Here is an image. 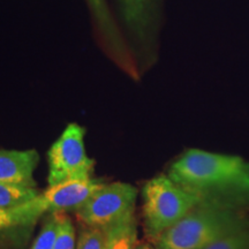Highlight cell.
<instances>
[{
	"label": "cell",
	"instance_id": "1",
	"mask_svg": "<svg viewBox=\"0 0 249 249\" xmlns=\"http://www.w3.org/2000/svg\"><path fill=\"white\" fill-rule=\"evenodd\" d=\"M167 176L207 203L249 211V161L240 156L188 149Z\"/></svg>",
	"mask_w": 249,
	"mask_h": 249
},
{
	"label": "cell",
	"instance_id": "2",
	"mask_svg": "<svg viewBox=\"0 0 249 249\" xmlns=\"http://www.w3.org/2000/svg\"><path fill=\"white\" fill-rule=\"evenodd\" d=\"M249 227L248 211L198 203L155 240L157 249H203L230 233Z\"/></svg>",
	"mask_w": 249,
	"mask_h": 249
},
{
	"label": "cell",
	"instance_id": "3",
	"mask_svg": "<svg viewBox=\"0 0 249 249\" xmlns=\"http://www.w3.org/2000/svg\"><path fill=\"white\" fill-rule=\"evenodd\" d=\"M142 196L145 233L154 241L201 202L167 174L145 182Z\"/></svg>",
	"mask_w": 249,
	"mask_h": 249
},
{
	"label": "cell",
	"instance_id": "4",
	"mask_svg": "<svg viewBox=\"0 0 249 249\" xmlns=\"http://www.w3.org/2000/svg\"><path fill=\"white\" fill-rule=\"evenodd\" d=\"M86 129L70 124L48 152L49 187L70 180L89 179L95 160L88 157L85 147Z\"/></svg>",
	"mask_w": 249,
	"mask_h": 249
},
{
	"label": "cell",
	"instance_id": "5",
	"mask_svg": "<svg viewBox=\"0 0 249 249\" xmlns=\"http://www.w3.org/2000/svg\"><path fill=\"white\" fill-rule=\"evenodd\" d=\"M138 189L126 182L103 185L76 209V216L86 226L107 227L135 211Z\"/></svg>",
	"mask_w": 249,
	"mask_h": 249
},
{
	"label": "cell",
	"instance_id": "6",
	"mask_svg": "<svg viewBox=\"0 0 249 249\" xmlns=\"http://www.w3.org/2000/svg\"><path fill=\"white\" fill-rule=\"evenodd\" d=\"M104 185L98 179L70 180L50 186L43 194L22 204V209L34 224L44 213H62L65 210L79 209L96 191Z\"/></svg>",
	"mask_w": 249,
	"mask_h": 249
},
{
	"label": "cell",
	"instance_id": "7",
	"mask_svg": "<svg viewBox=\"0 0 249 249\" xmlns=\"http://www.w3.org/2000/svg\"><path fill=\"white\" fill-rule=\"evenodd\" d=\"M38 152L30 150H0V183L23 187H36L34 179Z\"/></svg>",
	"mask_w": 249,
	"mask_h": 249
},
{
	"label": "cell",
	"instance_id": "8",
	"mask_svg": "<svg viewBox=\"0 0 249 249\" xmlns=\"http://www.w3.org/2000/svg\"><path fill=\"white\" fill-rule=\"evenodd\" d=\"M103 229L107 233L105 249H133L135 247L138 227H136V218L134 213Z\"/></svg>",
	"mask_w": 249,
	"mask_h": 249
},
{
	"label": "cell",
	"instance_id": "9",
	"mask_svg": "<svg viewBox=\"0 0 249 249\" xmlns=\"http://www.w3.org/2000/svg\"><path fill=\"white\" fill-rule=\"evenodd\" d=\"M35 187H23L0 183V208L13 209L38 196Z\"/></svg>",
	"mask_w": 249,
	"mask_h": 249
},
{
	"label": "cell",
	"instance_id": "10",
	"mask_svg": "<svg viewBox=\"0 0 249 249\" xmlns=\"http://www.w3.org/2000/svg\"><path fill=\"white\" fill-rule=\"evenodd\" d=\"M61 213H51L30 249H54L60 232Z\"/></svg>",
	"mask_w": 249,
	"mask_h": 249
},
{
	"label": "cell",
	"instance_id": "11",
	"mask_svg": "<svg viewBox=\"0 0 249 249\" xmlns=\"http://www.w3.org/2000/svg\"><path fill=\"white\" fill-rule=\"evenodd\" d=\"M123 12L126 22L129 27L139 30L145 20L148 0H121Z\"/></svg>",
	"mask_w": 249,
	"mask_h": 249
},
{
	"label": "cell",
	"instance_id": "12",
	"mask_svg": "<svg viewBox=\"0 0 249 249\" xmlns=\"http://www.w3.org/2000/svg\"><path fill=\"white\" fill-rule=\"evenodd\" d=\"M107 233L102 227L86 226L81 231L75 249H105Z\"/></svg>",
	"mask_w": 249,
	"mask_h": 249
},
{
	"label": "cell",
	"instance_id": "13",
	"mask_svg": "<svg viewBox=\"0 0 249 249\" xmlns=\"http://www.w3.org/2000/svg\"><path fill=\"white\" fill-rule=\"evenodd\" d=\"M203 249H249V227L230 233Z\"/></svg>",
	"mask_w": 249,
	"mask_h": 249
},
{
	"label": "cell",
	"instance_id": "14",
	"mask_svg": "<svg viewBox=\"0 0 249 249\" xmlns=\"http://www.w3.org/2000/svg\"><path fill=\"white\" fill-rule=\"evenodd\" d=\"M29 225H33V222L23 213L21 205L13 208V209H1L0 208V232L15 229V227Z\"/></svg>",
	"mask_w": 249,
	"mask_h": 249
},
{
	"label": "cell",
	"instance_id": "15",
	"mask_svg": "<svg viewBox=\"0 0 249 249\" xmlns=\"http://www.w3.org/2000/svg\"><path fill=\"white\" fill-rule=\"evenodd\" d=\"M75 229L71 218L61 213L60 222V232H59L58 241L54 249H75Z\"/></svg>",
	"mask_w": 249,
	"mask_h": 249
},
{
	"label": "cell",
	"instance_id": "16",
	"mask_svg": "<svg viewBox=\"0 0 249 249\" xmlns=\"http://www.w3.org/2000/svg\"><path fill=\"white\" fill-rule=\"evenodd\" d=\"M90 7L92 8L93 13L97 17L98 22L101 23L103 29L105 30V33L110 34L112 30V21L110 18V13H108V9L105 4V0H88Z\"/></svg>",
	"mask_w": 249,
	"mask_h": 249
},
{
	"label": "cell",
	"instance_id": "17",
	"mask_svg": "<svg viewBox=\"0 0 249 249\" xmlns=\"http://www.w3.org/2000/svg\"><path fill=\"white\" fill-rule=\"evenodd\" d=\"M133 249H155V248H152L148 245H140V246H135V247H134ZM156 249H157V248H156Z\"/></svg>",
	"mask_w": 249,
	"mask_h": 249
}]
</instances>
